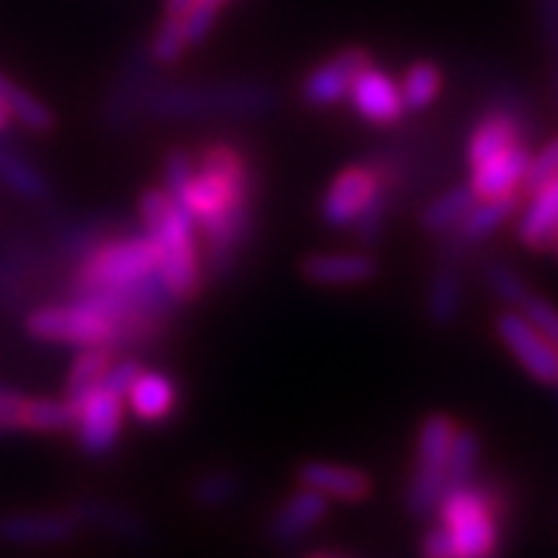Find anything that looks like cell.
Returning <instances> with one entry per match:
<instances>
[{
    "label": "cell",
    "instance_id": "obj_1",
    "mask_svg": "<svg viewBox=\"0 0 558 558\" xmlns=\"http://www.w3.org/2000/svg\"><path fill=\"white\" fill-rule=\"evenodd\" d=\"M193 218L196 230L223 218L227 211L255 202V171L252 159L236 143L211 140L193 153V171L174 190H165Z\"/></svg>",
    "mask_w": 558,
    "mask_h": 558
},
{
    "label": "cell",
    "instance_id": "obj_2",
    "mask_svg": "<svg viewBox=\"0 0 558 558\" xmlns=\"http://www.w3.org/2000/svg\"><path fill=\"white\" fill-rule=\"evenodd\" d=\"M140 220L159 248V277L178 301L199 299L205 282V260L199 252V230L193 218L165 190H146L140 196Z\"/></svg>",
    "mask_w": 558,
    "mask_h": 558
},
{
    "label": "cell",
    "instance_id": "obj_3",
    "mask_svg": "<svg viewBox=\"0 0 558 558\" xmlns=\"http://www.w3.org/2000/svg\"><path fill=\"white\" fill-rule=\"evenodd\" d=\"M438 524L453 558H499L502 549V494L494 481L475 478L440 497Z\"/></svg>",
    "mask_w": 558,
    "mask_h": 558
},
{
    "label": "cell",
    "instance_id": "obj_4",
    "mask_svg": "<svg viewBox=\"0 0 558 558\" xmlns=\"http://www.w3.org/2000/svg\"><path fill=\"white\" fill-rule=\"evenodd\" d=\"M277 94L267 84L233 81V84H174L146 97V112L156 119H230L260 116L274 109Z\"/></svg>",
    "mask_w": 558,
    "mask_h": 558
},
{
    "label": "cell",
    "instance_id": "obj_5",
    "mask_svg": "<svg viewBox=\"0 0 558 558\" xmlns=\"http://www.w3.org/2000/svg\"><path fill=\"white\" fill-rule=\"evenodd\" d=\"M159 274V248L149 233H128L87 245L75 267V292L121 289Z\"/></svg>",
    "mask_w": 558,
    "mask_h": 558
},
{
    "label": "cell",
    "instance_id": "obj_6",
    "mask_svg": "<svg viewBox=\"0 0 558 558\" xmlns=\"http://www.w3.org/2000/svg\"><path fill=\"white\" fill-rule=\"evenodd\" d=\"M457 438V418L447 413H432L418 425L416 462L407 487V509L413 519L435 515L440 497L447 494V459Z\"/></svg>",
    "mask_w": 558,
    "mask_h": 558
},
{
    "label": "cell",
    "instance_id": "obj_7",
    "mask_svg": "<svg viewBox=\"0 0 558 558\" xmlns=\"http://www.w3.org/2000/svg\"><path fill=\"white\" fill-rule=\"evenodd\" d=\"M25 332L38 341H53V344H72V348H87V344H112L119 348V326L100 314L97 307L72 301V304H44L35 307L25 317Z\"/></svg>",
    "mask_w": 558,
    "mask_h": 558
},
{
    "label": "cell",
    "instance_id": "obj_8",
    "mask_svg": "<svg viewBox=\"0 0 558 558\" xmlns=\"http://www.w3.org/2000/svg\"><path fill=\"white\" fill-rule=\"evenodd\" d=\"M494 326L499 341L509 348V354L519 360L531 379L539 385H558V348L531 319L515 307H506L497 314Z\"/></svg>",
    "mask_w": 558,
    "mask_h": 558
},
{
    "label": "cell",
    "instance_id": "obj_9",
    "mask_svg": "<svg viewBox=\"0 0 558 558\" xmlns=\"http://www.w3.org/2000/svg\"><path fill=\"white\" fill-rule=\"evenodd\" d=\"M75 407H78L75 432H78L81 453L87 457L112 453L124 432V398L100 385L90 395H84Z\"/></svg>",
    "mask_w": 558,
    "mask_h": 558
},
{
    "label": "cell",
    "instance_id": "obj_10",
    "mask_svg": "<svg viewBox=\"0 0 558 558\" xmlns=\"http://www.w3.org/2000/svg\"><path fill=\"white\" fill-rule=\"evenodd\" d=\"M373 62L366 47H341L336 57L323 60L314 65L304 81H301V100L307 102L311 109H332L339 102L348 100L351 84L360 72Z\"/></svg>",
    "mask_w": 558,
    "mask_h": 558
},
{
    "label": "cell",
    "instance_id": "obj_11",
    "mask_svg": "<svg viewBox=\"0 0 558 558\" xmlns=\"http://www.w3.org/2000/svg\"><path fill=\"white\" fill-rule=\"evenodd\" d=\"M376 190H379V178H376V168L369 161L341 168L336 180L329 183L323 205H319V215L326 220V227L348 230L360 211L366 208V202L376 196Z\"/></svg>",
    "mask_w": 558,
    "mask_h": 558
},
{
    "label": "cell",
    "instance_id": "obj_12",
    "mask_svg": "<svg viewBox=\"0 0 558 558\" xmlns=\"http://www.w3.org/2000/svg\"><path fill=\"white\" fill-rule=\"evenodd\" d=\"M527 131H531V119H521L519 109L487 106L475 119V128L469 134L465 159L475 168L481 161L494 159V156L519 146V143H527Z\"/></svg>",
    "mask_w": 558,
    "mask_h": 558
},
{
    "label": "cell",
    "instance_id": "obj_13",
    "mask_svg": "<svg viewBox=\"0 0 558 558\" xmlns=\"http://www.w3.org/2000/svg\"><path fill=\"white\" fill-rule=\"evenodd\" d=\"M348 100H351L360 119L373 121V124H398L407 112L395 75H388L385 69L373 65V62L354 78Z\"/></svg>",
    "mask_w": 558,
    "mask_h": 558
},
{
    "label": "cell",
    "instance_id": "obj_14",
    "mask_svg": "<svg viewBox=\"0 0 558 558\" xmlns=\"http://www.w3.org/2000/svg\"><path fill=\"white\" fill-rule=\"evenodd\" d=\"M69 515L78 527L100 531L106 537L128 539V543H146L149 539V524L134 509L100 497H81L69 506Z\"/></svg>",
    "mask_w": 558,
    "mask_h": 558
},
{
    "label": "cell",
    "instance_id": "obj_15",
    "mask_svg": "<svg viewBox=\"0 0 558 558\" xmlns=\"http://www.w3.org/2000/svg\"><path fill=\"white\" fill-rule=\"evenodd\" d=\"M515 236L531 252H549L558 240V174L524 196L515 211Z\"/></svg>",
    "mask_w": 558,
    "mask_h": 558
},
{
    "label": "cell",
    "instance_id": "obj_16",
    "mask_svg": "<svg viewBox=\"0 0 558 558\" xmlns=\"http://www.w3.org/2000/svg\"><path fill=\"white\" fill-rule=\"evenodd\" d=\"M81 527L65 512H7L0 515V539L7 546H60Z\"/></svg>",
    "mask_w": 558,
    "mask_h": 558
},
{
    "label": "cell",
    "instance_id": "obj_17",
    "mask_svg": "<svg viewBox=\"0 0 558 558\" xmlns=\"http://www.w3.org/2000/svg\"><path fill=\"white\" fill-rule=\"evenodd\" d=\"M326 512H329V499L323 497L319 490H311V487L301 484L295 494L282 499V506L267 524V534L279 546H292V543L307 537L311 531H317L323 519H326Z\"/></svg>",
    "mask_w": 558,
    "mask_h": 558
},
{
    "label": "cell",
    "instance_id": "obj_18",
    "mask_svg": "<svg viewBox=\"0 0 558 558\" xmlns=\"http://www.w3.org/2000/svg\"><path fill=\"white\" fill-rule=\"evenodd\" d=\"M301 277L314 286H363L379 277V260L369 252H314L301 260Z\"/></svg>",
    "mask_w": 558,
    "mask_h": 558
},
{
    "label": "cell",
    "instance_id": "obj_19",
    "mask_svg": "<svg viewBox=\"0 0 558 558\" xmlns=\"http://www.w3.org/2000/svg\"><path fill=\"white\" fill-rule=\"evenodd\" d=\"M299 484L319 490L326 499H339V502H363L373 494V478L357 469V465H344V462H329V459H311L299 465Z\"/></svg>",
    "mask_w": 558,
    "mask_h": 558
},
{
    "label": "cell",
    "instance_id": "obj_20",
    "mask_svg": "<svg viewBox=\"0 0 558 558\" xmlns=\"http://www.w3.org/2000/svg\"><path fill=\"white\" fill-rule=\"evenodd\" d=\"M178 398V381L165 376L161 369H143V366H140L137 379L131 381V388L124 395L131 413L146 425H156V422L174 416Z\"/></svg>",
    "mask_w": 558,
    "mask_h": 558
},
{
    "label": "cell",
    "instance_id": "obj_21",
    "mask_svg": "<svg viewBox=\"0 0 558 558\" xmlns=\"http://www.w3.org/2000/svg\"><path fill=\"white\" fill-rule=\"evenodd\" d=\"M527 161H531V149H527V143H519V146L499 153L494 159L475 165L469 183H472V190L478 193V199H494V196L521 193Z\"/></svg>",
    "mask_w": 558,
    "mask_h": 558
},
{
    "label": "cell",
    "instance_id": "obj_22",
    "mask_svg": "<svg viewBox=\"0 0 558 558\" xmlns=\"http://www.w3.org/2000/svg\"><path fill=\"white\" fill-rule=\"evenodd\" d=\"M521 208V193H509V196H494V199H478L469 215L459 220V227L453 230V236L465 245L490 240L502 223L515 218V211Z\"/></svg>",
    "mask_w": 558,
    "mask_h": 558
},
{
    "label": "cell",
    "instance_id": "obj_23",
    "mask_svg": "<svg viewBox=\"0 0 558 558\" xmlns=\"http://www.w3.org/2000/svg\"><path fill=\"white\" fill-rule=\"evenodd\" d=\"M462 301H465V279L459 264H440L438 274L428 282V295H425V314L435 326H450L457 323L459 311H462Z\"/></svg>",
    "mask_w": 558,
    "mask_h": 558
},
{
    "label": "cell",
    "instance_id": "obj_24",
    "mask_svg": "<svg viewBox=\"0 0 558 558\" xmlns=\"http://www.w3.org/2000/svg\"><path fill=\"white\" fill-rule=\"evenodd\" d=\"M116 360H119V348H112V344H87V348H81L75 360H72L69 379H65V398L72 400V403H78L84 395L100 388Z\"/></svg>",
    "mask_w": 558,
    "mask_h": 558
},
{
    "label": "cell",
    "instance_id": "obj_25",
    "mask_svg": "<svg viewBox=\"0 0 558 558\" xmlns=\"http://www.w3.org/2000/svg\"><path fill=\"white\" fill-rule=\"evenodd\" d=\"M0 183L20 199L40 202L50 196V180L32 159L20 156L13 146L0 143Z\"/></svg>",
    "mask_w": 558,
    "mask_h": 558
},
{
    "label": "cell",
    "instance_id": "obj_26",
    "mask_svg": "<svg viewBox=\"0 0 558 558\" xmlns=\"http://www.w3.org/2000/svg\"><path fill=\"white\" fill-rule=\"evenodd\" d=\"M478 202V193L472 190V183H459L453 190L440 193L438 199L428 202V208L422 211V230L432 233V236H444V233H453L459 227V220L469 215V208Z\"/></svg>",
    "mask_w": 558,
    "mask_h": 558
},
{
    "label": "cell",
    "instance_id": "obj_27",
    "mask_svg": "<svg viewBox=\"0 0 558 558\" xmlns=\"http://www.w3.org/2000/svg\"><path fill=\"white\" fill-rule=\"evenodd\" d=\"M0 106L7 109L10 121H16L32 134H47L57 121L47 102H40L35 94H28L25 87L7 78L3 72H0Z\"/></svg>",
    "mask_w": 558,
    "mask_h": 558
},
{
    "label": "cell",
    "instance_id": "obj_28",
    "mask_svg": "<svg viewBox=\"0 0 558 558\" xmlns=\"http://www.w3.org/2000/svg\"><path fill=\"white\" fill-rule=\"evenodd\" d=\"M75 422H78V407L69 398H25L22 432L60 435V432H75Z\"/></svg>",
    "mask_w": 558,
    "mask_h": 558
},
{
    "label": "cell",
    "instance_id": "obj_29",
    "mask_svg": "<svg viewBox=\"0 0 558 558\" xmlns=\"http://www.w3.org/2000/svg\"><path fill=\"white\" fill-rule=\"evenodd\" d=\"M440 87H444V72H440L435 62H413V65L403 72V78H400V97H403L407 112H422V109H428V106L440 97Z\"/></svg>",
    "mask_w": 558,
    "mask_h": 558
},
{
    "label": "cell",
    "instance_id": "obj_30",
    "mask_svg": "<svg viewBox=\"0 0 558 558\" xmlns=\"http://www.w3.org/2000/svg\"><path fill=\"white\" fill-rule=\"evenodd\" d=\"M240 494L242 478L240 472H233V469H211V472H205L190 484V499L199 509H208V512H218L223 506L236 502Z\"/></svg>",
    "mask_w": 558,
    "mask_h": 558
},
{
    "label": "cell",
    "instance_id": "obj_31",
    "mask_svg": "<svg viewBox=\"0 0 558 558\" xmlns=\"http://www.w3.org/2000/svg\"><path fill=\"white\" fill-rule=\"evenodd\" d=\"M481 462V438L472 428H457V438L450 447V459H447V490H453L459 484L478 475Z\"/></svg>",
    "mask_w": 558,
    "mask_h": 558
},
{
    "label": "cell",
    "instance_id": "obj_32",
    "mask_svg": "<svg viewBox=\"0 0 558 558\" xmlns=\"http://www.w3.org/2000/svg\"><path fill=\"white\" fill-rule=\"evenodd\" d=\"M391 190H395L391 183H381L379 180L376 196L366 202V208H363L357 218H354V223L348 227L363 245H376V242L381 240L385 223H388V211H391Z\"/></svg>",
    "mask_w": 558,
    "mask_h": 558
},
{
    "label": "cell",
    "instance_id": "obj_33",
    "mask_svg": "<svg viewBox=\"0 0 558 558\" xmlns=\"http://www.w3.org/2000/svg\"><path fill=\"white\" fill-rule=\"evenodd\" d=\"M484 282L490 286V292L497 295L506 307H519L521 301L527 299L531 286L524 282L519 270L506 260H487L484 264Z\"/></svg>",
    "mask_w": 558,
    "mask_h": 558
},
{
    "label": "cell",
    "instance_id": "obj_34",
    "mask_svg": "<svg viewBox=\"0 0 558 558\" xmlns=\"http://www.w3.org/2000/svg\"><path fill=\"white\" fill-rule=\"evenodd\" d=\"M186 50H190V40L183 32V22L178 16H165L149 40V60L156 65H174L186 57Z\"/></svg>",
    "mask_w": 558,
    "mask_h": 558
},
{
    "label": "cell",
    "instance_id": "obj_35",
    "mask_svg": "<svg viewBox=\"0 0 558 558\" xmlns=\"http://www.w3.org/2000/svg\"><path fill=\"white\" fill-rule=\"evenodd\" d=\"M558 174V137L546 140L537 153H531L527 171H524V183H521V196L534 193L537 186H543L546 180H553Z\"/></svg>",
    "mask_w": 558,
    "mask_h": 558
},
{
    "label": "cell",
    "instance_id": "obj_36",
    "mask_svg": "<svg viewBox=\"0 0 558 558\" xmlns=\"http://www.w3.org/2000/svg\"><path fill=\"white\" fill-rule=\"evenodd\" d=\"M223 3H227V0H196V3L180 16L190 47H193V44H202V40L211 35V28H215V22H218L220 10H223Z\"/></svg>",
    "mask_w": 558,
    "mask_h": 558
},
{
    "label": "cell",
    "instance_id": "obj_37",
    "mask_svg": "<svg viewBox=\"0 0 558 558\" xmlns=\"http://www.w3.org/2000/svg\"><path fill=\"white\" fill-rule=\"evenodd\" d=\"M515 311H521V314L531 319L539 332H543V336L558 348V307L553 304V301L543 299V295H537V292L531 289V292H527V299L521 301Z\"/></svg>",
    "mask_w": 558,
    "mask_h": 558
},
{
    "label": "cell",
    "instance_id": "obj_38",
    "mask_svg": "<svg viewBox=\"0 0 558 558\" xmlns=\"http://www.w3.org/2000/svg\"><path fill=\"white\" fill-rule=\"evenodd\" d=\"M25 395L13 388H0V432H22Z\"/></svg>",
    "mask_w": 558,
    "mask_h": 558
},
{
    "label": "cell",
    "instance_id": "obj_39",
    "mask_svg": "<svg viewBox=\"0 0 558 558\" xmlns=\"http://www.w3.org/2000/svg\"><path fill=\"white\" fill-rule=\"evenodd\" d=\"M140 373V363L134 357H124V360H116L112 363V369L106 373V379H102V385L109 388V391H116V395H128V388H131V381L137 379Z\"/></svg>",
    "mask_w": 558,
    "mask_h": 558
},
{
    "label": "cell",
    "instance_id": "obj_40",
    "mask_svg": "<svg viewBox=\"0 0 558 558\" xmlns=\"http://www.w3.org/2000/svg\"><path fill=\"white\" fill-rule=\"evenodd\" d=\"M537 16L543 38L558 53V0H537Z\"/></svg>",
    "mask_w": 558,
    "mask_h": 558
},
{
    "label": "cell",
    "instance_id": "obj_41",
    "mask_svg": "<svg viewBox=\"0 0 558 558\" xmlns=\"http://www.w3.org/2000/svg\"><path fill=\"white\" fill-rule=\"evenodd\" d=\"M422 558H453V549H450V539L444 534V527L435 524L425 531L422 537Z\"/></svg>",
    "mask_w": 558,
    "mask_h": 558
},
{
    "label": "cell",
    "instance_id": "obj_42",
    "mask_svg": "<svg viewBox=\"0 0 558 558\" xmlns=\"http://www.w3.org/2000/svg\"><path fill=\"white\" fill-rule=\"evenodd\" d=\"M193 3H196V0H165V16H178L180 20Z\"/></svg>",
    "mask_w": 558,
    "mask_h": 558
},
{
    "label": "cell",
    "instance_id": "obj_43",
    "mask_svg": "<svg viewBox=\"0 0 558 558\" xmlns=\"http://www.w3.org/2000/svg\"><path fill=\"white\" fill-rule=\"evenodd\" d=\"M10 124H13V121H10V116H7V109L0 106V131H7Z\"/></svg>",
    "mask_w": 558,
    "mask_h": 558
},
{
    "label": "cell",
    "instance_id": "obj_44",
    "mask_svg": "<svg viewBox=\"0 0 558 558\" xmlns=\"http://www.w3.org/2000/svg\"><path fill=\"white\" fill-rule=\"evenodd\" d=\"M307 558H336V556H326V553H311Z\"/></svg>",
    "mask_w": 558,
    "mask_h": 558
},
{
    "label": "cell",
    "instance_id": "obj_45",
    "mask_svg": "<svg viewBox=\"0 0 558 558\" xmlns=\"http://www.w3.org/2000/svg\"><path fill=\"white\" fill-rule=\"evenodd\" d=\"M549 252H553V255H556V258H558V240L553 242V248H549Z\"/></svg>",
    "mask_w": 558,
    "mask_h": 558
},
{
    "label": "cell",
    "instance_id": "obj_46",
    "mask_svg": "<svg viewBox=\"0 0 558 558\" xmlns=\"http://www.w3.org/2000/svg\"><path fill=\"white\" fill-rule=\"evenodd\" d=\"M556 97H558V75H556Z\"/></svg>",
    "mask_w": 558,
    "mask_h": 558
}]
</instances>
